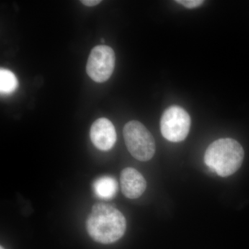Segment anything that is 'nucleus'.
I'll use <instances>...</instances> for the list:
<instances>
[{
	"label": "nucleus",
	"mask_w": 249,
	"mask_h": 249,
	"mask_svg": "<svg viewBox=\"0 0 249 249\" xmlns=\"http://www.w3.org/2000/svg\"><path fill=\"white\" fill-rule=\"evenodd\" d=\"M90 237L99 243H114L120 240L126 230L124 214L112 205L98 203L93 205L86 222Z\"/></svg>",
	"instance_id": "nucleus-1"
},
{
	"label": "nucleus",
	"mask_w": 249,
	"mask_h": 249,
	"mask_svg": "<svg viewBox=\"0 0 249 249\" xmlns=\"http://www.w3.org/2000/svg\"><path fill=\"white\" fill-rule=\"evenodd\" d=\"M245 157L243 147L232 139H220L213 142L204 155L206 165L222 178H227L240 168Z\"/></svg>",
	"instance_id": "nucleus-2"
},
{
	"label": "nucleus",
	"mask_w": 249,
	"mask_h": 249,
	"mask_svg": "<svg viewBox=\"0 0 249 249\" xmlns=\"http://www.w3.org/2000/svg\"><path fill=\"white\" fill-rule=\"evenodd\" d=\"M124 137L127 150L134 158L141 161H147L155 155V139L142 123L131 121L126 124Z\"/></svg>",
	"instance_id": "nucleus-3"
},
{
	"label": "nucleus",
	"mask_w": 249,
	"mask_h": 249,
	"mask_svg": "<svg viewBox=\"0 0 249 249\" xmlns=\"http://www.w3.org/2000/svg\"><path fill=\"white\" fill-rule=\"evenodd\" d=\"M191 119L183 108L173 106L167 108L160 121L162 135L171 142H182L191 128Z\"/></svg>",
	"instance_id": "nucleus-4"
},
{
	"label": "nucleus",
	"mask_w": 249,
	"mask_h": 249,
	"mask_svg": "<svg viewBox=\"0 0 249 249\" xmlns=\"http://www.w3.org/2000/svg\"><path fill=\"white\" fill-rule=\"evenodd\" d=\"M115 53L109 46L98 45L91 51L87 62L88 76L96 83L109 79L115 67Z\"/></svg>",
	"instance_id": "nucleus-5"
},
{
	"label": "nucleus",
	"mask_w": 249,
	"mask_h": 249,
	"mask_svg": "<svg viewBox=\"0 0 249 249\" xmlns=\"http://www.w3.org/2000/svg\"><path fill=\"white\" fill-rule=\"evenodd\" d=\"M90 139L95 147L107 151L114 147L116 132L114 124L109 119L101 118L95 121L90 129Z\"/></svg>",
	"instance_id": "nucleus-6"
},
{
	"label": "nucleus",
	"mask_w": 249,
	"mask_h": 249,
	"mask_svg": "<svg viewBox=\"0 0 249 249\" xmlns=\"http://www.w3.org/2000/svg\"><path fill=\"white\" fill-rule=\"evenodd\" d=\"M120 183L123 194L129 199H137L146 189L147 183L138 170L126 168L121 173Z\"/></svg>",
	"instance_id": "nucleus-7"
},
{
	"label": "nucleus",
	"mask_w": 249,
	"mask_h": 249,
	"mask_svg": "<svg viewBox=\"0 0 249 249\" xmlns=\"http://www.w3.org/2000/svg\"><path fill=\"white\" fill-rule=\"evenodd\" d=\"M93 190L96 196L101 199H112L118 191V183L112 177L103 176L93 183Z\"/></svg>",
	"instance_id": "nucleus-8"
},
{
	"label": "nucleus",
	"mask_w": 249,
	"mask_h": 249,
	"mask_svg": "<svg viewBox=\"0 0 249 249\" xmlns=\"http://www.w3.org/2000/svg\"><path fill=\"white\" fill-rule=\"evenodd\" d=\"M19 83L16 75L10 70H0V92L1 94H11L18 88Z\"/></svg>",
	"instance_id": "nucleus-9"
},
{
	"label": "nucleus",
	"mask_w": 249,
	"mask_h": 249,
	"mask_svg": "<svg viewBox=\"0 0 249 249\" xmlns=\"http://www.w3.org/2000/svg\"><path fill=\"white\" fill-rule=\"evenodd\" d=\"M177 3L182 5L187 9H194L199 7L204 3L202 0H177Z\"/></svg>",
	"instance_id": "nucleus-10"
},
{
	"label": "nucleus",
	"mask_w": 249,
	"mask_h": 249,
	"mask_svg": "<svg viewBox=\"0 0 249 249\" xmlns=\"http://www.w3.org/2000/svg\"><path fill=\"white\" fill-rule=\"evenodd\" d=\"M101 2V0H82L81 3L87 6H95Z\"/></svg>",
	"instance_id": "nucleus-11"
},
{
	"label": "nucleus",
	"mask_w": 249,
	"mask_h": 249,
	"mask_svg": "<svg viewBox=\"0 0 249 249\" xmlns=\"http://www.w3.org/2000/svg\"><path fill=\"white\" fill-rule=\"evenodd\" d=\"M101 42H105V39L104 38H101Z\"/></svg>",
	"instance_id": "nucleus-12"
},
{
	"label": "nucleus",
	"mask_w": 249,
	"mask_h": 249,
	"mask_svg": "<svg viewBox=\"0 0 249 249\" xmlns=\"http://www.w3.org/2000/svg\"><path fill=\"white\" fill-rule=\"evenodd\" d=\"M0 249H4L3 248V247H1V248H0Z\"/></svg>",
	"instance_id": "nucleus-13"
}]
</instances>
